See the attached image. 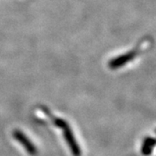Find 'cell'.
I'll return each instance as SVG.
<instances>
[{"label":"cell","mask_w":156,"mask_h":156,"mask_svg":"<svg viewBox=\"0 0 156 156\" xmlns=\"http://www.w3.org/2000/svg\"><path fill=\"white\" fill-rule=\"evenodd\" d=\"M156 146V137H147L141 146V153L146 156H149L153 153Z\"/></svg>","instance_id":"3957f363"},{"label":"cell","mask_w":156,"mask_h":156,"mask_svg":"<svg viewBox=\"0 0 156 156\" xmlns=\"http://www.w3.org/2000/svg\"><path fill=\"white\" fill-rule=\"evenodd\" d=\"M55 124H56L57 127L61 128L63 130V134H64V139L67 141V143L69 146L70 147V150L72 152V154L75 156H80L81 155V150H80V147L76 143L75 137H74V134H73L72 131L70 128L69 127L67 123L65 121L62 120V119H58L56 118L55 120Z\"/></svg>","instance_id":"6da1fadb"},{"label":"cell","mask_w":156,"mask_h":156,"mask_svg":"<svg viewBox=\"0 0 156 156\" xmlns=\"http://www.w3.org/2000/svg\"><path fill=\"white\" fill-rule=\"evenodd\" d=\"M13 136H14V138L17 140V141H19V143L25 148V150L27 151L29 154H30L31 155L36 154V153H37L36 147L31 143V141L29 140V138H27L25 136V134H23V133H22L21 131L16 130L13 133Z\"/></svg>","instance_id":"7a4b0ae2"}]
</instances>
